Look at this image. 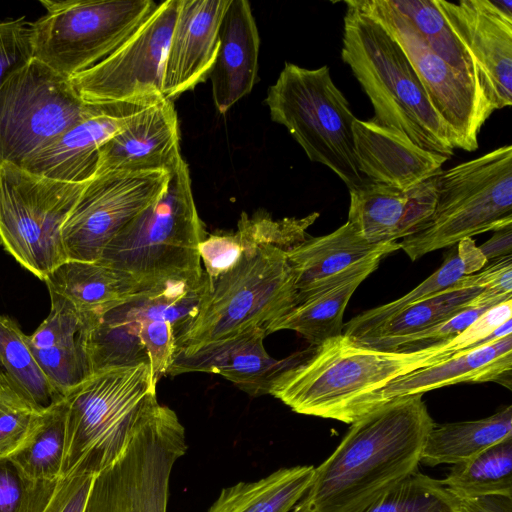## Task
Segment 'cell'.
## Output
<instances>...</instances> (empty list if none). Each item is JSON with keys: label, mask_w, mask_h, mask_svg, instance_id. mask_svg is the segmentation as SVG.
<instances>
[{"label": "cell", "mask_w": 512, "mask_h": 512, "mask_svg": "<svg viewBox=\"0 0 512 512\" xmlns=\"http://www.w3.org/2000/svg\"><path fill=\"white\" fill-rule=\"evenodd\" d=\"M231 0H180L165 60L162 93L173 101L210 76Z\"/></svg>", "instance_id": "d6986e66"}, {"label": "cell", "mask_w": 512, "mask_h": 512, "mask_svg": "<svg viewBox=\"0 0 512 512\" xmlns=\"http://www.w3.org/2000/svg\"><path fill=\"white\" fill-rule=\"evenodd\" d=\"M48 316L25 340L38 364L65 396L92 374L87 351V323L66 300L50 293Z\"/></svg>", "instance_id": "d4e9b609"}, {"label": "cell", "mask_w": 512, "mask_h": 512, "mask_svg": "<svg viewBox=\"0 0 512 512\" xmlns=\"http://www.w3.org/2000/svg\"><path fill=\"white\" fill-rule=\"evenodd\" d=\"M3 384V380H2V375H1V372H0V385Z\"/></svg>", "instance_id": "681fc988"}, {"label": "cell", "mask_w": 512, "mask_h": 512, "mask_svg": "<svg viewBox=\"0 0 512 512\" xmlns=\"http://www.w3.org/2000/svg\"><path fill=\"white\" fill-rule=\"evenodd\" d=\"M355 512H460L439 480L415 471Z\"/></svg>", "instance_id": "74e56055"}, {"label": "cell", "mask_w": 512, "mask_h": 512, "mask_svg": "<svg viewBox=\"0 0 512 512\" xmlns=\"http://www.w3.org/2000/svg\"><path fill=\"white\" fill-rule=\"evenodd\" d=\"M265 103L272 121L289 131L310 161L331 169L348 189L366 180L354 153L356 117L327 65L307 69L286 62Z\"/></svg>", "instance_id": "52a82bcc"}, {"label": "cell", "mask_w": 512, "mask_h": 512, "mask_svg": "<svg viewBox=\"0 0 512 512\" xmlns=\"http://www.w3.org/2000/svg\"><path fill=\"white\" fill-rule=\"evenodd\" d=\"M460 352L454 339L414 352L383 351L344 334L311 346L273 380L269 394L292 411L352 424L391 381Z\"/></svg>", "instance_id": "7a4b0ae2"}, {"label": "cell", "mask_w": 512, "mask_h": 512, "mask_svg": "<svg viewBox=\"0 0 512 512\" xmlns=\"http://www.w3.org/2000/svg\"><path fill=\"white\" fill-rule=\"evenodd\" d=\"M345 4L341 57L368 96L373 119L429 152L452 157L453 136L404 50L376 20Z\"/></svg>", "instance_id": "3957f363"}, {"label": "cell", "mask_w": 512, "mask_h": 512, "mask_svg": "<svg viewBox=\"0 0 512 512\" xmlns=\"http://www.w3.org/2000/svg\"><path fill=\"white\" fill-rule=\"evenodd\" d=\"M483 288L484 274L481 269L464 276L454 286L437 295L408 305L361 337L351 340L384 351L394 341L421 332L469 308V302Z\"/></svg>", "instance_id": "f546056e"}, {"label": "cell", "mask_w": 512, "mask_h": 512, "mask_svg": "<svg viewBox=\"0 0 512 512\" xmlns=\"http://www.w3.org/2000/svg\"><path fill=\"white\" fill-rule=\"evenodd\" d=\"M97 474L75 472L61 477L42 512H84Z\"/></svg>", "instance_id": "f6af8a7d"}, {"label": "cell", "mask_w": 512, "mask_h": 512, "mask_svg": "<svg viewBox=\"0 0 512 512\" xmlns=\"http://www.w3.org/2000/svg\"><path fill=\"white\" fill-rule=\"evenodd\" d=\"M187 163L169 173L165 192L123 228L98 261L133 276L144 287L204 272L199 244L206 238Z\"/></svg>", "instance_id": "5b68a950"}, {"label": "cell", "mask_w": 512, "mask_h": 512, "mask_svg": "<svg viewBox=\"0 0 512 512\" xmlns=\"http://www.w3.org/2000/svg\"><path fill=\"white\" fill-rule=\"evenodd\" d=\"M34 58V23L25 17L0 21V88Z\"/></svg>", "instance_id": "60d3db41"}, {"label": "cell", "mask_w": 512, "mask_h": 512, "mask_svg": "<svg viewBox=\"0 0 512 512\" xmlns=\"http://www.w3.org/2000/svg\"><path fill=\"white\" fill-rule=\"evenodd\" d=\"M400 250L399 242L356 262L345 270L296 293L294 306L273 322L267 334L292 330L311 346L343 334L346 306L360 284L379 266L381 260Z\"/></svg>", "instance_id": "44dd1931"}, {"label": "cell", "mask_w": 512, "mask_h": 512, "mask_svg": "<svg viewBox=\"0 0 512 512\" xmlns=\"http://www.w3.org/2000/svg\"><path fill=\"white\" fill-rule=\"evenodd\" d=\"M44 282L49 293L87 318L103 315L146 288L130 274L100 261L66 260Z\"/></svg>", "instance_id": "4316f807"}, {"label": "cell", "mask_w": 512, "mask_h": 512, "mask_svg": "<svg viewBox=\"0 0 512 512\" xmlns=\"http://www.w3.org/2000/svg\"><path fill=\"white\" fill-rule=\"evenodd\" d=\"M41 413L0 386V459L11 458L26 445Z\"/></svg>", "instance_id": "ab89813d"}, {"label": "cell", "mask_w": 512, "mask_h": 512, "mask_svg": "<svg viewBox=\"0 0 512 512\" xmlns=\"http://www.w3.org/2000/svg\"><path fill=\"white\" fill-rule=\"evenodd\" d=\"M103 316L128 324L138 331L139 338L147 351L152 373L157 381L168 373L177 350L176 335L169 322L129 323Z\"/></svg>", "instance_id": "7bdbcfd3"}, {"label": "cell", "mask_w": 512, "mask_h": 512, "mask_svg": "<svg viewBox=\"0 0 512 512\" xmlns=\"http://www.w3.org/2000/svg\"><path fill=\"white\" fill-rule=\"evenodd\" d=\"M314 466L281 468L222 489L207 512H290L308 489Z\"/></svg>", "instance_id": "d6a6232c"}, {"label": "cell", "mask_w": 512, "mask_h": 512, "mask_svg": "<svg viewBox=\"0 0 512 512\" xmlns=\"http://www.w3.org/2000/svg\"><path fill=\"white\" fill-rule=\"evenodd\" d=\"M487 260L472 238L461 240L447 253L442 265L414 289L389 303L368 309L344 324L343 334L357 339L413 303L437 295L464 276L480 271Z\"/></svg>", "instance_id": "4dcf8cb0"}, {"label": "cell", "mask_w": 512, "mask_h": 512, "mask_svg": "<svg viewBox=\"0 0 512 512\" xmlns=\"http://www.w3.org/2000/svg\"><path fill=\"white\" fill-rule=\"evenodd\" d=\"M512 437V406L470 421L434 424L425 439L420 462L427 466L458 464Z\"/></svg>", "instance_id": "1f68e13d"}, {"label": "cell", "mask_w": 512, "mask_h": 512, "mask_svg": "<svg viewBox=\"0 0 512 512\" xmlns=\"http://www.w3.org/2000/svg\"><path fill=\"white\" fill-rule=\"evenodd\" d=\"M297 289L286 251L263 245L247 252L210 290L177 350L268 327L295 304ZM268 335V334H267Z\"/></svg>", "instance_id": "ba28073f"}, {"label": "cell", "mask_w": 512, "mask_h": 512, "mask_svg": "<svg viewBox=\"0 0 512 512\" xmlns=\"http://www.w3.org/2000/svg\"><path fill=\"white\" fill-rule=\"evenodd\" d=\"M259 48L260 37L249 2L231 0L221 22L218 52L209 76L220 113H226L252 91Z\"/></svg>", "instance_id": "484cf974"}, {"label": "cell", "mask_w": 512, "mask_h": 512, "mask_svg": "<svg viewBox=\"0 0 512 512\" xmlns=\"http://www.w3.org/2000/svg\"><path fill=\"white\" fill-rule=\"evenodd\" d=\"M489 308H466L432 327L394 341L384 351L414 352L447 343L462 333Z\"/></svg>", "instance_id": "b9f144b4"}, {"label": "cell", "mask_w": 512, "mask_h": 512, "mask_svg": "<svg viewBox=\"0 0 512 512\" xmlns=\"http://www.w3.org/2000/svg\"><path fill=\"white\" fill-rule=\"evenodd\" d=\"M153 105L92 103L83 119L29 157L21 168L61 182L87 183L96 175L100 147Z\"/></svg>", "instance_id": "e0dca14e"}, {"label": "cell", "mask_w": 512, "mask_h": 512, "mask_svg": "<svg viewBox=\"0 0 512 512\" xmlns=\"http://www.w3.org/2000/svg\"><path fill=\"white\" fill-rule=\"evenodd\" d=\"M354 153L368 180L408 190L436 177L448 157L416 145L404 132L373 118L352 125Z\"/></svg>", "instance_id": "ffe728a7"}, {"label": "cell", "mask_w": 512, "mask_h": 512, "mask_svg": "<svg viewBox=\"0 0 512 512\" xmlns=\"http://www.w3.org/2000/svg\"><path fill=\"white\" fill-rule=\"evenodd\" d=\"M187 448L178 416L157 402L122 456L95 477L84 512H166L172 468Z\"/></svg>", "instance_id": "9c48e42d"}, {"label": "cell", "mask_w": 512, "mask_h": 512, "mask_svg": "<svg viewBox=\"0 0 512 512\" xmlns=\"http://www.w3.org/2000/svg\"><path fill=\"white\" fill-rule=\"evenodd\" d=\"M150 364L98 370L66 393L67 426L61 477L99 474L127 449L145 414L158 402Z\"/></svg>", "instance_id": "277c9868"}, {"label": "cell", "mask_w": 512, "mask_h": 512, "mask_svg": "<svg viewBox=\"0 0 512 512\" xmlns=\"http://www.w3.org/2000/svg\"><path fill=\"white\" fill-rule=\"evenodd\" d=\"M458 499L460 512H512V496L490 494Z\"/></svg>", "instance_id": "7dc6e473"}, {"label": "cell", "mask_w": 512, "mask_h": 512, "mask_svg": "<svg viewBox=\"0 0 512 512\" xmlns=\"http://www.w3.org/2000/svg\"><path fill=\"white\" fill-rule=\"evenodd\" d=\"M168 181L165 171L94 176L62 226L67 260L98 261L113 238L162 196Z\"/></svg>", "instance_id": "9a60e30c"}, {"label": "cell", "mask_w": 512, "mask_h": 512, "mask_svg": "<svg viewBox=\"0 0 512 512\" xmlns=\"http://www.w3.org/2000/svg\"><path fill=\"white\" fill-rule=\"evenodd\" d=\"M65 399L42 411L26 445L9 458L31 481L54 482L61 478L66 444Z\"/></svg>", "instance_id": "e575fe53"}, {"label": "cell", "mask_w": 512, "mask_h": 512, "mask_svg": "<svg viewBox=\"0 0 512 512\" xmlns=\"http://www.w3.org/2000/svg\"><path fill=\"white\" fill-rule=\"evenodd\" d=\"M466 46L481 86L495 110L512 104V1L435 0Z\"/></svg>", "instance_id": "2e32d148"}, {"label": "cell", "mask_w": 512, "mask_h": 512, "mask_svg": "<svg viewBox=\"0 0 512 512\" xmlns=\"http://www.w3.org/2000/svg\"><path fill=\"white\" fill-rule=\"evenodd\" d=\"M180 0L158 3L156 9L115 51L71 78L86 103L157 104L162 93L165 60Z\"/></svg>", "instance_id": "5bb4252c"}, {"label": "cell", "mask_w": 512, "mask_h": 512, "mask_svg": "<svg viewBox=\"0 0 512 512\" xmlns=\"http://www.w3.org/2000/svg\"><path fill=\"white\" fill-rule=\"evenodd\" d=\"M86 183H67L0 165V241L40 280L67 260L62 226Z\"/></svg>", "instance_id": "8fae6325"}, {"label": "cell", "mask_w": 512, "mask_h": 512, "mask_svg": "<svg viewBox=\"0 0 512 512\" xmlns=\"http://www.w3.org/2000/svg\"><path fill=\"white\" fill-rule=\"evenodd\" d=\"M209 290L205 271L188 278L168 279L144 288L103 315L129 323L169 322L177 342L189 329Z\"/></svg>", "instance_id": "83f0119b"}, {"label": "cell", "mask_w": 512, "mask_h": 512, "mask_svg": "<svg viewBox=\"0 0 512 512\" xmlns=\"http://www.w3.org/2000/svg\"><path fill=\"white\" fill-rule=\"evenodd\" d=\"M181 158L177 113L173 101L165 99L147 108L100 147L96 175L170 173Z\"/></svg>", "instance_id": "7402d4cb"}, {"label": "cell", "mask_w": 512, "mask_h": 512, "mask_svg": "<svg viewBox=\"0 0 512 512\" xmlns=\"http://www.w3.org/2000/svg\"><path fill=\"white\" fill-rule=\"evenodd\" d=\"M434 424L423 394L393 399L364 414L314 468L290 512H355L367 505L417 471Z\"/></svg>", "instance_id": "6da1fadb"}, {"label": "cell", "mask_w": 512, "mask_h": 512, "mask_svg": "<svg viewBox=\"0 0 512 512\" xmlns=\"http://www.w3.org/2000/svg\"><path fill=\"white\" fill-rule=\"evenodd\" d=\"M482 271L484 288L469 302V308L492 307L512 299V255L492 260Z\"/></svg>", "instance_id": "bcb514c9"}, {"label": "cell", "mask_w": 512, "mask_h": 512, "mask_svg": "<svg viewBox=\"0 0 512 512\" xmlns=\"http://www.w3.org/2000/svg\"><path fill=\"white\" fill-rule=\"evenodd\" d=\"M91 108L70 78L33 58L0 88V165L21 167Z\"/></svg>", "instance_id": "7c38bea8"}, {"label": "cell", "mask_w": 512, "mask_h": 512, "mask_svg": "<svg viewBox=\"0 0 512 512\" xmlns=\"http://www.w3.org/2000/svg\"><path fill=\"white\" fill-rule=\"evenodd\" d=\"M264 328L256 327L232 336L178 350L169 375L188 372L218 374L252 397L269 394L275 377L299 361L307 352L286 359L272 358L263 340Z\"/></svg>", "instance_id": "ac0fdd59"}, {"label": "cell", "mask_w": 512, "mask_h": 512, "mask_svg": "<svg viewBox=\"0 0 512 512\" xmlns=\"http://www.w3.org/2000/svg\"><path fill=\"white\" fill-rule=\"evenodd\" d=\"M478 247L487 262L512 255V225L494 231L493 235Z\"/></svg>", "instance_id": "c3c4849f"}, {"label": "cell", "mask_w": 512, "mask_h": 512, "mask_svg": "<svg viewBox=\"0 0 512 512\" xmlns=\"http://www.w3.org/2000/svg\"><path fill=\"white\" fill-rule=\"evenodd\" d=\"M511 372L512 334H509L391 381L377 394L373 409L396 398L458 383L498 382L511 389Z\"/></svg>", "instance_id": "cb8c5ba5"}, {"label": "cell", "mask_w": 512, "mask_h": 512, "mask_svg": "<svg viewBox=\"0 0 512 512\" xmlns=\"http://www.w3.org/2000/svg\"><path fill=\"white\" fill-rule=\"evenodd\" d=\"M47 13L34 22V58L74 76L120 45L156 9L152 0H42Z\"/></svg>", "instance_id": "30bf717a"}, {"label": "cell", "mask_w": 512, "mask_h": 512, "mask_svg": "<svg viewBox=\"0 0 512 512\" xmlns=\"http://www.w3.org/2000/svg\"><path fill=\"white\" fill-rule=\"evenodd\" d=\"M436 177L408 190L366 179L361 185L349 189L347 221L371 243L403 239L414 233L432 214L436 202Z\"/></svg>", "instance_id": "603a6c76"}, {"label": "cell", "mask_w": 512, "mask_h": 512, "mask_svg": "<svg viewBox=\"0 0 512 512\" xmlns=\"http://www.w3.org/2000/svg\"><path fill=\"white\" fill-rule=\"evenodd\" d=\"M0 372L3 384L37 411L64 399L46 376L16 322L0 315Z\"/></svg>", "instance_id": "836d02e7"}, {"label": "cell", "mask_w": 512, "mask_h": 512, "mask_svg": "<svg viewBox=\"0 0 512 512\" xmlns=\"http://www.w3.org/2000/svg\"><path fill=\"white\" fill-rule=\"evenodd\" d=\"M57 481H31L10 459H0V512H42Z\"/></svg>", "instance_id": "f35d334b"}, {"label": "cell", "mask_w": 512, "mask_h": 512, "mask_svg": "<svg viewBox=\"0 0 512 512\" xmlns=\"http://www.w3.org/2000/svg\"><path fill=\"white\" fill-rule=\"evenodd\" d=\"M386 1L393 10L410 22L436 55L481 86L472 55L450 28L435 0Z\"/></svg>", "instance_id": "8d00e7d4"}, {"label": "cell", "mask_w": 512, "mask_h": 512, "mask_svg": "<svg viewBox=\"0 0 512 512\" xmlns=\"http://www.w3.org/2000/svg\"><path fill=\"white\" fill-rule=\"evenodd\" d=\"M512 225V146L442 170L432 214L400 249L416 261L461 240Z\"/></svg>", "instance_id": "8992f818"}, {"label": "cell", "mask_w": 512, "mask_h": 512, "mask_svg": "<svg viewBox=\"0 0 512 512\" xmlns=\"http://www.w3.org/2000/svg\"><path fill=\"white\" fill-rule=\"evenodd\" d=\"M348 2L376 20L404 50L433 107L448 126L455 149L475 151L478 134L495 111L481 86L436 55L386 0Z\"/></svg>", "instance_id": "4fadbf2b"}, {"label": "cell", "mask_w": 512, "mask_h": 512, "mask_svg": "<svg viewBox=\"0 0 512 512\" xmlns=\"http://www.w3.org/2000/svg\"><path fill=\"white\" fill-rule=\"evenodd\" d=\"M398 241L371 243L346 222L335 231L304 242L286 252L297 291L335 275Z\"/></svg>", "instance_id": "f1b7e54d"}, {"label": "cell", "mask_w": 512, "mask_h": 512, "mask_svg": "<svg viewBox=\"0 0 512 512\" xmlns=\"http://www.w3.org/2000/svg\"><path fill=\"white\" fill-rule=\"evenodd\" d=\"M246 254L235 232L207 235L199 244V255L210 283L234 268Z\"/></svg>", "instance_id": "ee69618b"}, {"label": "cell", "mask_w": 512, "mask_h": 512, "mask_svg": "<svg viewBox=\"0 0 512 512\" xmlns=\"http://www.w3.org/2000/svg\"><path fill=\"white\" fill-rule=\"evenodd\" d=\"M439 481L458 498L490 494L512 496V437L453 465Z\"/></svg>", "instance_id": "d590c367"}]
</instances>
